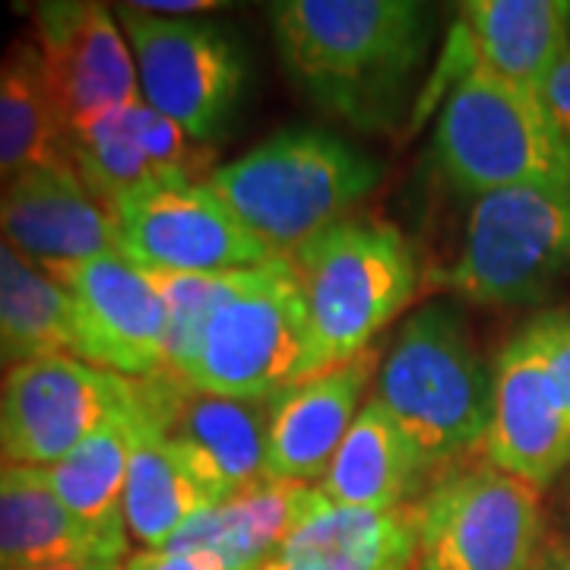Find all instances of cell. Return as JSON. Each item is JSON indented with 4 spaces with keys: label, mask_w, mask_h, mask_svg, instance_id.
Returning a JSON list of instances; mask_svg holds the SVG:
<instances>
[{
    "label": "cell",
    "mask_w": 570,
    "mask_h": 570,
    "mask_svg": "<svg viewBox=\"0 0 570 570\" xmlns=\"http://www.w3.org/2000/svg\"><path fill=\"white\" fill-rule=\"evenodd\" d=\"M269 22L285 73L355 130H393L428 55V10L412 0H283Z\"/></svg>",
    "instance_id": "cell-1"
},
{
    "label": "cell",
    "mask_w": 570,
    "mask_h": 570,
    "mask_svg": "<svg viewBox=\"0 0 570 570\" xmlns=\"http://www.w3.org/2000/svg\"><path fill=\"white\" fill-rule=\"evenodd\" d=\"M494 367L463 311L434 302L409 317L377 367L374 396L412 441L428 472L485 448Z\"/></svg>",
    "instance_id": "cell-2"
},
{
    "label": "cell",
    "mask_w": 570,
    "mask_h": 570,
    "mask_svg": "<svg viewBox=\"0 0 570 570\" xmlns=\"http://www.w3.org/2000/svg\"><path fill=\"white\" fill-rule=\"evenodd\" d=\"M209 187L276 257L317 238L381 181L377 159L330 130H283L213 168Z\"/></svg>",
    "instance_id": "cell-3"
},
{
    "label": "cell",
    "mask_w": 570,
    "mask_h": 570,
    "mask_svg": "<svg viewBox=\"0 0 570 570\" xmlns=\"http://www.w3.org/2000/svg\"><path fill=\"white\" fill-rule=\"evenodd\" d=\"M307 311V377L346 365L403 314L419 261L393 223L343 219L288 254ZM305 377V381H307Z\"/></svg>",
    "instance_id": "cell-4"
},
{
    "label": "cell",
    "mask_w": 570,
    "mask_h": 570,
    "mask_svg": "<svg viewBox=\"0 0 570 570\" xmlns=\"http://www.w3.org/2000/svg\"><path fill=\"white\" fill-rule=\"evenodd\" d=\"M441 178L466 197L504 187H570V146L539 92L475 61L441 105L434 124Z\"/></svg>",
    "instance_id": "cell-5"
},
{
    "label": "cell",
    "mask_w": 570,
    "mask_h": 570,
    "mask_svg": "<svg viewBox=\"0 0 570 570\" xmlns=\"http://www.w3.org/2000/svg\"><path fill=\"white\" fill-rule=\"evenodd\" d=\"M307 311L288 257L232 273L194 358L181 371L194 387L266 403L307 377Z\"/></svg>",
    "instance_id": "cell-6"
},
{
    "label": "cell",
    "mask_w": 570,
    "mask_h": 570,
    "mask_svg": "<svg viewBox=\"0 0 570 570\" xmlns=\"http://www.w3.org/2000/svg\"><path fill=\"white\" fill-rule=\"evenodd\" d=\"M570 276V187H504L472 200L441 288L472 305H532Z\"/></svg>",
    "instance_id": "cell-7"
},
{
    "label": "cell",
    "mask_w": 570,
    "mask_h": 570,
    "mask_svg": "<svg viewBox=\"0 0 570 570\" xmlns=\"http://www.w3.org/2000/svg\"><path fill=\"white\" fill-rule=\"evenodd\" d=\"M415 520L412 570H535L542 558V491L491 463L431 485Z\"/></svg>",
    "instance_id": "cell-8"
},
{
    "label": "cell",
    "mask_w": 570,
    "mask_h": 570,
    "mask_svg": "<svg viewBox=\"0 0 570 570\" xmlns=\"http://www.w3.org/2000/svg\"><path fill=\"white\" fill-rule=\"evenodd\" d=\"M115 17L130 41L140 96L190 140H219L242 102L247 63L238 41L206 20H168L118 3Z\"/></svg>",
    "instance_id": "cell-9"
},
{
    "label": "cell",
    "mask_w": 570,
    "mask_h": 570,
    "mask_svg": "<svg viewBox=\"0 0 570 570\" xmlns=\"http://www.w3.org/2000/svg\"><path fill=\"white\" fill-rule=\"evenodd\" d=\"M134 409L209 504L264 482L273 400L219 396L163 367L134 381Z\"/></svg>",
    "instance_id": "cell-10"
},
{
    "label": "cell",
    "mask_w": 570,
    "mask_h": 570,
    "mask_svg": "<svg viewBox=\"0 0 570 570\" xmlns=\"http://www.w3.org/2000/svg\"><path fill=\"white\" fill-rule=\"evenodd\" d=\"M134 403V381L77 355H32L0 377V466L45 469Z\"/></svg>",
    "instance_id": "cell-11"
},
{
    "label": "cell",
    "mask_w": 570,
    "mask_h": 570,
    "mask_svg": "<svg viewBox=\"0 0 570 570\" xmlns=\"http://www.w3.org/2000/svg\"><path fill=\"white\" fill-rule=\"evenodd\" d=\"M118 250L142 273L223 276L273 261L209 181L163 184L111 206Z\"/></svg>",
    "instance_id": "cell-12"
},
{
    "label": "cell",
    "mask_w": 570,
    "mask_h": 570,
    "mask_svg": "<svg viewBox=\"0 0 570 570\" xmlns=\"http://www.w3.org/2000/svg\"><path fill=\"white\" fill-rule=\"evenodd\" d=\"M36 48L63 134L140 102L137 61L111 7L96 0H51L36 13Z\"/></svg>",
    "instance_id": "cell-13"
},
{
    "label": "cell",
    "mask_w": 570,
    "mask_h": 570,
    "mask_svg": "<svg viewBox=\"0 0 570 570\" xmlns=\"http://www.w3.org/2000/svg\"><path fill=\"white\" fill-rule=\"evenodd\" d=\"M70 298L73 355L89 365L142 381L165 367L163 295L153 279L121 254L51 273Z\"/></svg>",
    "instance_id": "cell-14"
},
{
    "label": "cell",
    "mask_w": 570,
    "mask_h": 570,
    "mask_svg": "<svg viewBox=\"0 0 570 570\" xmlns=\"http://www.w3.org/2000/svg\"><path fill=\"white\" fill-rule=\"evenodd\" d=\"M485 460L532 489H549L570 466V409L546 358L517 333L494 362Z\"/></svg>",
    "instance_id": "cell-15"
},
{
    "label": "cell",
    "mask_w": 570,
    "mask_h": 570,
    "mask_svg": "<svg viewBox=\"0 0 570 570\" xmlns=\"http://www.w3.org/2000/svg\"><path fill=\"white\" fill-rule=\"evenodd\" d=\"M0 235L41 273H58L118 250L111 206L70 163L32 168L0 187Z\"/></svg>",
    "instance_id": "cell-16"
},
{
    "label": "cell",
    "mask_w": 570,
    "mask_h": 570,
    "mask_svg": "<svg viewBox=\"0 0 570 570\" xmlns=\"http://www.w3.org/2000/svg\"><path fill=\"white\" fill-rule=\"evenodd\" d=\"M381 367L371 346L346 365L314 374L273 400L266 441V482H321L358 419V403Z\"/></svg>",
    "instance_id": "cell-17"
},
{
    "label": "cell",
    "mask_w": 570,
    "mask_h": 570,
    "mask_svg": "<svg viewBox=\"0 0 570 570\" xmlns=\"http://www.w3.org/2000/svg\"><path fill=\"white\" fill-rule=\"evenodd\" d=\"M324 504L326 498L314 485L264 479L194 513L163 551L197 554L225 570H261Z\"/></svg>",
    "instance_id": "cell-18"
},
{
    "label": "cell",
    "mask_w": 570,
    "mask_h": 570,
    "mask_svg": "<svg viewBox=\"0 0 570 570\" xmlns=\"http://www.w3.org/2000/svg\"><path fill=\"white\" fill-rule=\"evenodd\" d=\"M415 554V504L362 510L326 501L261 570H412Z\"/></svg>",
    "instance_id": "cell-19"
},
{
    "label": "cell",
    "mask_w": 570,
    "mask_h": 570,
    "mask_svg": "<svg viewBox=\"0 0 570 570\" xmlns=\"http://www.w3.org/2000/svg\"><path fill=\"white\" fill-rule=\"evenodd\" d=\"M456 29L472 58L498 77L539 92L570 51V3L564 0H469Z\"/></svg>",
    "instance_id": "cell-20"
},
{
    "label": "cell",
    "mask_w": 570,
    "mask_h": 570,
    "mask_svg": "<svg viewBox=\"0 0 570 570\" xmlns=\"http://www.w3.org/2000/svg\"><path fill=\"white\" fill-rule=\"evenodd\" d=\"M425 479L419 450L377 400H367L317 489L336 508L396 510L409 508Z\"/></svg>",
    "instance_id": "cell-21"
},
{
    "label": "cell",
    "mask_w": 570,
    "mask_h": 570,
    "mask_svg": "<svg viewBox=\"0 0 570 570\" xmlns=\"http://www.w3.org/2000/svg\"><path fill=\"white\" fill-rule=\"evenodd\" d=\"M121 561L58 501L36 469L0 466V570Z\"/></svg>",
    "instance_id": "cell-22"
},
{
    "label": "cell",
    "mask_w": 570,
    "mask_h": 570,
    "mask_svg": "<svg viewBox=\"0 0 570 570\" xmlns=\"http://www.w3.org/2000/svg\"><path fill=\"white\" fill-rule=\"evenodd\" d=\"M134 453V403L118 419L86 438L73 453L51 466L36 469L39 479L58 494L63 508L102 539L118 558L127 551L124 485Z\"/></svg>",
    "instance_id": "cell-23"
},
{
    "label": "cell",
    "mask_w": 570,
    "mask_h": 570,
    "mask_svg": "<svg viewBox=\"0 0 570 570\" xmlns=\"http://www.w3.org/2000/svg\"><path fill=\"white\" fill-rule=\"evenodd\" d=\"M55 163H67L61 118L41 77L36 41L20 39L0 61V187Z\"/></svg>",
    "instance_id": "cell-24"
},
{
    "label": "cell",
    "mask_w": 570,
    "mask_h": 570,
    "mask_svg": "<svg viewBox=\"0 0 570 570\" xmlns=\"http://www.w3.org/2000/svg\"><path fill=\"white\" fill-rule=\"evenodd\" d=\"M204 508H213L204 491L159 444V438L142 425L134 409V453L124 485L127 535L140 542L142 551H163L184 523Z\"/></svg>",
    "instance_id": "cell-25"
},
{
    "label": "cell",
    "mask_w": 570,
    "mask_h": 570,
    "mask_svg": "<svg viewBox=\"0 0 570 570\" xmlns=\"http://www.w3.org/2000/svg\"><path fill=\"white\" fill-rule=\"evenodd\" d=\"M0 333L32 355L73 352L70 298L39 266L17 254L0 235Z\"/></svg>",
    "instance_id": "cell-26"
},
{
    "label": "cell",
    "mask_w": 570,
    "mask_h": 570,
    "mask_svg": "<svg viewBox=\"0 0 570 570\" xmlns=\"http://www.w3.org/2000/svg\"><path fill=\"white\" fill-rule=\"evenodd\" d=\"M530 346L546 358L551 377L558 381V387L564 393L570 409V307L561 311H549V314H539L532 324L520 330Z\"/></svg>",
    "instance_id": "cell-27"
},
{
    "label": "cell",
    "mask_w": 570,
    "mask_h": 570,
    "mask_svg": "<svg viewBox=\"0 0 570 570\" xmlns=\"http://www.w3.org/2000/svg\"><path fill=\"white\" fill-rule=\"evenodd\" d=\"M539 99L546 105L551 124L558 127V134L570 146V51L554 63L549 80L542 82V89H539Z\"/></svg>",
    "instance_id": "cell-28"
},
{
    "label": "cell",
    "mask_w": 570,
    "mask_h": 570,
    "mask_svg": "<svg viewBox=\"0 0 570 570\" xmlns=\"http://www.w3.org/2000/svg\"><path fill=\"white\" fill-rule=\"evenodd\" d=\"M121 570H225L197 554H178V551H137L121 564Z\"/></svg>",
    "instance_id": "cell-29"
},
{
    "label": "cell",
    "mask_w": 570,
    "mask_h": 570,
    "mask_svg": "<svg viewBox=\"0 0 570 570\" xmlns=\"http://www.w3.org/2000/svg\"><path fill=\"white\" fill-rule=\"evenodd\" d=\"M142 13L168 17V20H190L194 13H213L223 10V0H130Z\"/></svg>",
    "instance_id": "cell-30"
},
{
    "label": "cell",
    "mask_w": 570,
    "mask_h": 570,
    "mask_svg": "<svg viewBox=\"0 0 570 570\" xmlns=\"http://www.w3.org/2000/svg\"><path fill=\"white\" fill-rule=\"evenodd\" d=\"M535 570H570V542H561V546H551L549 551H542Z\"/></svg>",
    "instance_id": "cell-31"
},
{
    "label": "cell",
    "mask_w": 570,
    "mask_h": 570,
    "mask_svg": "<svg viewBox=\"0 0 570 570\" xmlns=\"http://www.w3.org/2000/svg\"><path fill=\"white\" fill-rule=\"evenodd\" d=\"M26 570H121V561H67V564H45Z\"/></svg>",
    "instance_id": "cell-32"
},
{
    "label": "cell",
    "mask_w": 570,
    "mask_h": 570,
    "mask_svg": "<svg viewBox=\"0 0 570 570\" xmlns=\"http://www.w3.org/2000/svg\"><path fill=\"white\" fill-rule=\"evenodd\" d=\"M22 358H29V355H26V352H20V348L13 346V343H10V340L0 333V371H3V367L10 371V367L17 365V362H22Z\"/></svg>",
    "instance_id": "cell-33"
}]
</instances>
